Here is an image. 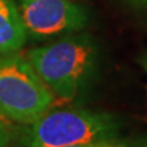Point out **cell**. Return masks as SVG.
Returning <instances> with one entry per match:
<instances>
[{
  "instance_id": "6da1fadb",
  "label": "cell",
  "mask_w": 147,
  "mask_h": 147,
  "mask_svg": "<svg viewBox=\"0 0 147 147\" xmlns=\"http://www.w3.org/2000/svg\"><path fill=\"white\" fill-rule=\"evenodd\" d=\"M26 60L55 97L69 102L93 82L98 69L100 52L91 36L68 34L32 49Z\"/></svg>"
},
{
  "instance_id": "7a4b0ae2",
  "label": "cell",
  "mask_w": 147,
  "mask_h": 147,
  "mask_svg": "<svg viewBox=\"0 0 147 147\" xmlns=\"http://www.w3.org/2000/svg\"><path fill=\"white\" fill-rule=\"evenodd\" d=\"M121 123L108 112L67 108L49 109L21 131L23 147H68L91 143H117Z\"/></svg>"
},
{
  "instance_id": "3957f363",
  "label": "cell",
  "mask_w": 147,
  "mask_h": 147,
  "mask_svg": "<svg viewBox=\"0 0 147 147\" xmlns=\"http://www.w3.org/2000/svg\"><path fill=\"white\" fill-rule=\"evenodd\" d=\"M55 104V94L16 52L0 53V117L32 124Z\"/></svg>"
},
{
  "instance_id": "277c9868",
  "label": "cell",
  "mask_w": 147,
  "mask_h": 147,
  "mask_svg": "<svg viewBox=\"0 0 147 147\" xmlns=\"http://www.w3.org/2000/svg\"><path fill=\"white\" fill-rule=\"evenodd\" d=\"M27 36L51 38L67 36L89 25L87 8L72 0H18Z\"/></svg>"
},
{
  "instance_id": "5b68a950",
  "label": "cell",
  "mask_w": 147,
  "mask_h": 147,
  "mask_svg": "<svg viewBox=\"0 0 147 147\" xmlns=\"http://www.w3.org/2000/svg\"><path fill=\"white\" fill-rule=\"evenodd\" d=\"M27 37L16 1L0 0V53L21 51Z\"/></svg>"
},
{
  "instance_id": "8992f818",
  "label": "cell",
  "mask_w": 147,
  "mask_h": 147,
  "mask_svg": "<svg viewBox=\"0 0 147 147\" xmlns=\"http://www.w3.org/2000/svg\"><path fill=\"white\" fill-rule=\"evenodd\" d=\"M112 147H147V138H138V139L124 140V142L119 140Z\"/></svg>"
},
{
  "instance_id": "52a82bcc",
  "label": "cell",
  "mask_w": 147,
  "mask_h": 147,
  "mask_svg": "<svg viewBox=\"0 0 147 147\" xmlns=\"http://www.w3.org/2000/svg\"><path fill=\"white\" fill-rule=\"evenodd\" d=\"M11 142V135L7 125L4 124V121L0 117V147H10Z\"/></svg>"
},
{
  "instance_id": "ba28073f",
  "label": "cell",
  "mask_w": 147,
  "mask_h": 147,
  "mask_svg": "<svg viewBox=\"0 0 147 147\" xmlns=\"http://www.w3.org/2000/svg\"><path fill=\"white\" fill-rule=\"evenodd\" d=\"M113 144H110V143H91V144H76V146H68V147H112Z\"/></svg>"
},
{
  "instance_id": "9c48e42d",
  "label": "cell",
  "mask_w": 147,
  "mask_h": 147,
  "mask_svg": "<svg viewBox=\"0 0 147 147\" xmlns=\"http://www.w3.org/2000/svg\"><path fill=\"white\" fill-rule=\"evenodd\" d=\"M134 3L139 7H143V8H147V0H132Z\"/></svg>"
}]
</instances>
